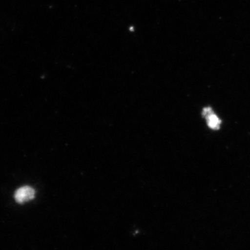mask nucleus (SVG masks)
I'll return each mask as SVG.
<instances>
[{
  "mask_svg": "<svg viewBox=\"0 0 250 250\" xmlns=\"http://www.w3.org/2000/svg\"><path fill=\"white\" fill-rule=\"evenodd\" d=\"M203 115L205 117L206 119H207L208 126L211 129H218L220 128L221 121H220L218 117L215 116L211 108L209 107L205 108L203 111Z\"/></svg>",
  "mask_w": 250,
  "mask_h": 250,
  "instance_id": "nucleus-2",
  "label": "nucleus"
},
{
  "mask_svg": "<svg viewBox=\"0 0 250 250\" xmlns=\"http://www.w3.org/2000/svg\"><path fill=\"white\" fill-rule=\"evenodd\" d=\"M15 200L18 203L22 204L30 201L35 197V190L33 188L25 186L18 188L15 192Z\"/></svg>",
  "mask_w": 250,
  "mask_h": 250,
  "instance_id": "nucleus-1",
  "label": "nucleus"
}]
</instances>
